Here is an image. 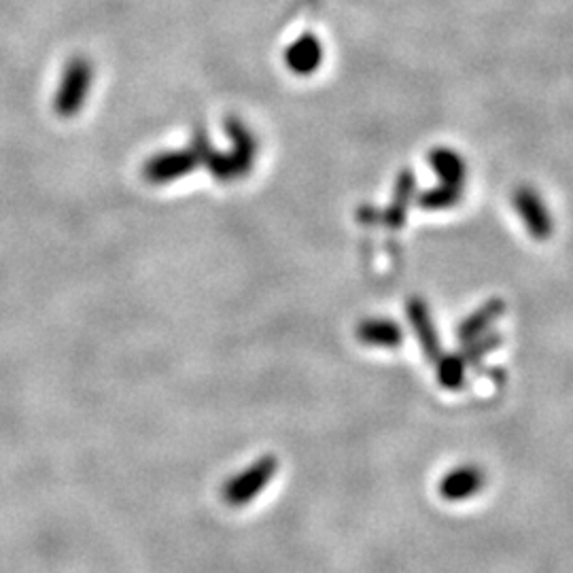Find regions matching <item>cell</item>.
I'll use <instances>...</instances> for the list:
<instances>
[{"label": "cell", "mask_w": 573, "mask_h": 573, "mask_svg": "<svg viewBox=\"0 0 573 573\" xmlns=\"http://www.w3.org/2000/svg\"><path fill=\"white\" fill-rule=\"evenodd\" d=\"M512 204H514V210L518 213V217L523 219L529 237H534L536 240H548L552 237L554 219L534 187L520 185L512 196Z\"/></svg>", "instance_id": "5b68a950"}, {"label": "cell", "mask_w": 573, "mask_h": 573, "mask_svg": "<svg viewBox=\"0 0 573 573\" xmlns=\"http://www.w3.org/2000/svg\"><path fill=\"white\" fill-rule=\"evenodd\" d=\"M226 133L232 138V149L228 153L217 151L210 145V138L204 135V130H198L194 135L190 149L198 156L200 164L210 170V174L217 181L234 183V181L249 176V172L255 167L257 140H255L253 133L237 117H228Z\"/></svg>", "instance_id": "6da1fadb"}, {"label": "cell", "mask_w": 573, "mask_h": 573, "mask_svg": "<svg viewBox=\"0 0 573 573\" xmlns=\"http://www.w3.org/2000/svg\"><path fill=\"white\" fill-rule=\"evenodd\" d=\"M357 340L376 348H398L404 340L402 328L391 319H366L357 325Z\"/></svg>", "instance_id": "8fae6325"}, {"label": "cell", "mask_w": 573, "mask_h": 573, "mask_svg": "<svg viewBox=\"0 0 573 573\" xmlns=\"http://www.w3.org/2000/svg\"><path fill=\"white\" fill-rule=\"evenodd\" d=\"M200 167L198 156L187 147V149H176V151H162L151 156L145 167H142V179L151 185H169L172 181H179L187 176L192 170Z\"/></svg>", "instance_id": "277c9868"}, {"label": "cell", "mask_w": 573, "mask_h": 573, "mask_svg": "<svg viewBox=\"0 0 573 573\" xmlns=\"http://www.w3.org/2000/svg\"><path fill=\"white\" fill-rule=\"evenodd\" d=\"M405 312H408V321L416 334L425 357L436 364L442 357V346H439L438 330H436L429 306L421 298H412V300H408Z\"/></svg>", "instance_id": "ba28073f"}, {"label": "cell", "mask_w": 573, "mask_h": 573, "mask_svg": "<svg viewBox=\"0 0 573 573\" xmlns=\"http://www.w3.org/2000/svg\"><path fill=\"white\" fill-rule=\"evenodd\" d=\"M468 364L463 362V357L459 353L452 355H442L436 362V374H438V382L448 389V391H457L466 385V374H468Z\"/></svg>", "instance_id": "5bb4252c"}, {"label": "cell", "mask_w": 573, "mask_h": 573, "mask_svg": "<svg viewBox=\"0 0 573 573\" xmlns=\"http://www.w3.org/2000/svg\"><path fill=\"white\" fill-rule=\"evenodd\" d=\"M92 83H94V65L83 56L72 58L65 68V75H62V81H60V88H58V94L54 101L56 113L60 117L77 115L90 96Z\"/></svg>", "instance_id": "7a4b0ae2"}, {"label": "cell", "mask_w": 573, "mask_h": 573, "mask_svg": "<svg viewBox=\"0 0 573 573\" xmlns=\"http://www.w3.org/2000/svg\"><path fill=\"white\" fill-rule=\"evenodd\" d=\"M276 472H278V461L274 457L257 459L251 468L237 473L232 480L226 482L221 491L224 502L234 507L247 506L249 502L255 500V495H260L268 486L272 475Z\"/></svg>", "instance_id": "3957f363"}, {"label": "cell", "mask_w": 573, "mask_h": 573, "mask_svg": "<svg viewBox=\"0 0 573 573\" xmlns=\"http://www.w3.org/2000/svg\"><path fill=\"white\" fill-rule=\"evenodd\" d=\"M285 67L298 77H310L323 65V43L314 33H303L285 49Z\"/></svg>", "instance_id": "8992f818"}, {"label": "cell", "mask_w": 573, "mask_h": 573, "mask_svg": "<svg viewBox=\"0 0 573 573\" xmlns=\"http://www.w3.org/2000/svg\"><path fill=\"white\" fill-rule=\"evenodd\" d=\"M427 162L432 164V169L436 170L442 183H452V185L466 183L468 167H466V160L455 149L436 147L429 151Z\"/></svg>", "instance_id": "7c38bea8"}, {"label": "cell", "mask_w": 573, "mask_h": 573, "mask_svg": "<svg viewBox=\"0 0 573 573\" xmlns=\"http://www.w3.org/2000/svg\"><path fill=\"white\" fill-rule=\"evenodd\" d=\"M486 484V473L478 466H461L439 480V497L446 502H466Z\"/></svg>", "instance_id": "52a82bcc"}, {"label": "cell", "mask_w": 573, "mask_h": 573, "mask_svg": "<svg viewBox=\"0 0 573 573\" xmlns=\"http://www.w3.org/2000/svg\"><path fill=\"white\" fill-rule=\"evenodd\" d=\"M502 334H484V336L475 337L472 342H466L463 348L459 351V355L463 357V362L468 364V368L478 366L486 355H491L495 348H500L502 344Z\"/></svg>", "instance_id": "9a60e30c"}, {"label": "cell", "mask_w": 573, "mask_h": 573, "mask_svg": "<svg viewBox=\"0 0 573 573\" xmlns=\"http://www.w3.org/2000/svg\"><path fill=\"white\" fill-rule=\"evenodd\" d=\"M416 192V179L414 172L410 170H402L398 181H396V190H393V200L387 206V210L380 215V221L391 228V230H400L404 226L405 215H408V206L414 198Z\"/></svg>", "instance_id": "30bf717a"}, {"label": "cell", "mask_w": 573, "mask_h": 573, "mask_svg": "<svg viewBox=\"0 0 573 573\" xmlns=\"http://www.w3.org/2000/svg\"><path fill=\"white\" fill-rule=\"evenodd\" d=\"M463 198V185H452V183H442L432 190H425L419 194L416 203L423 210H448L452 206L461 203Z\"/></svg>", "instance_id": "4fadbf2b"}, {"label": "cell", "mask_w": 573, "mask_h": 573, "mask_svg": "<svg viewBox=\"0 0 573 573\" xmlns=\"http://www.w3.org/2000/svg\"><path fill=\"white\" fill-rule=\"evenodd\" d=\"M504 314H506V302L502 298L486 300L459 323V328H457L459 342L466 344V342H472L475 337L484 336Z\"/></svg>", "instance_id": "9c48e42d"}]
</instances>
